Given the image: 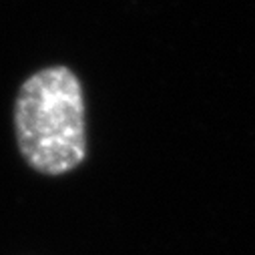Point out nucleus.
Returning <instances> with one entry per match:
<instances>
[{"mask_svg":"<svg viewBox=\"0 0 255 255\" xmlns=\"http://www.w3.org/2000/svg\"><path fill=\"white\" fill-rule=\"evenodd\" d=\"M12 121L16 147L36 173L58 177L87 159L85 93L69 67L32 73L18 89Z\"/></svg>","mask_w":255,"mask_h":255,"instance_id":"f257e3e1","label":"nucleus"}]
</instances>
